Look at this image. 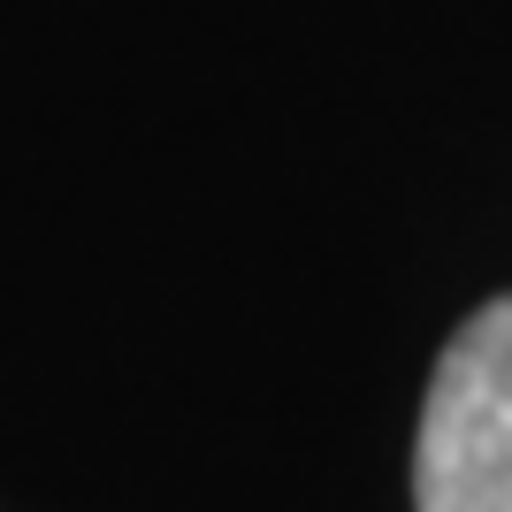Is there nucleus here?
I'll list each match as a JSON object with an SVG mask.
<instances>
[{"instance_id":"nucleus-1","label":"nucleus","mask_w":512,"mask_h":512,"mask_svg":"<svg viewBox=\"0 0 512 512\" xmlns=\"http://www.w3.org/2000/svg\"><path fill=\"white\" fill-rule=\"evenodd\" d=\"M413 505L512 512V299H490L436 360L413 444Z\"/></svg>"}]
</instances>
